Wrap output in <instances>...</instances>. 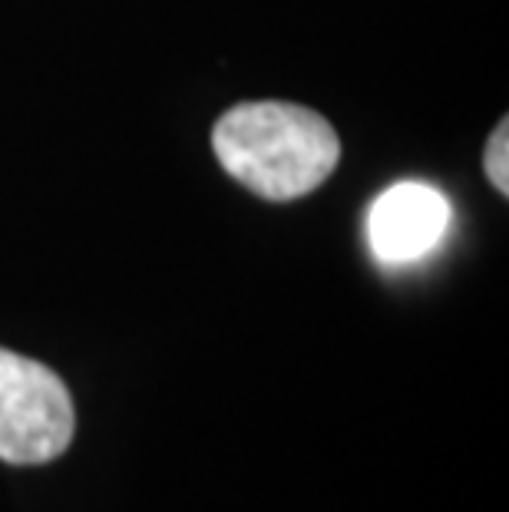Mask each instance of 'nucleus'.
I'll use <instances>...</instances> for the list:
<instances>
[{"instance_id":"f257e3e1","label":"nucleus","mask_w":509,"mask_h":512,"mask_svg":"<svg viewBox=\"0 0 509 512\" xmlns=\"http://www.w3.org/2000/svg\"><path fill=\"white\" fill-rule=\"evenodd\" d=\"M212 149L235 182L272 202L314 192L341 162V139L328 119L278 100L232 106L212 129Z\"/></svg>"},{"instance_id":"f03ea898","label":"nucleus","mask_w":509,"mask_h":512,"mask_svg":"<svg viewBox=\"0 0 509 512\" xmlns=\"http://www.w3.org/2000/svg\"><path fill=\"white\" fill-rule=\"evenodd\" d=\"M77 433L67 384L50 367L0 347V460L17 466L50 463Z\"/></svg>"},{"instance_id":"7ed1b4c3","label":"nucleus","mask_w":509,"mask_h":512,"mask_svg":"<svg viewBox=\"0 0 509 512\" xmlns=\"http://www.w3.org/2000/svg\"><path fill=\"white\" fill-rule=\"evenodd\" d=\"M450 202L427 182H397L381 192L367 212V245L387 268L410 265L443 242Z\"/></svg>"},{"instance_id":"20e7f679","label":"nucleus","mask_w":509,"mask_h":512,"mask_svg":"<svg viewBox=\"0 0 509 512\" xmlns=\"http://www.w3.org/2000/svg\"><path fill=\"white\" fill-rule=\"evenodd\" d=\"M509 123L503 119L500 126L493 129L490 143H486V156H483V169H486V179L493 182V189L506 195L509 192V172H506V156H509Z\"/></svg>"}]
</instances>
